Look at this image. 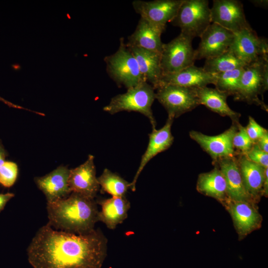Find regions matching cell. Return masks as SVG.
I'll use <instances>...</instances> for the list:
<instances>
[{"mask_svg":"<svg viewBox=\"0 0 268 268\" xmlns=\"http://www.w3.org/2000/svg\"><path fill=\"white\" fill-rule=\"evenodd\" d=\"M108 240L99 229L83 234L40 227L27 249L33 268H100Z\"/></svg>","mask_w":268,"mask_h":268,"instance_id":"1","label":"cell"},{"mask_svg":"<svg viewBox=\"0 0 268 268\" xmlns=\"http://www.w3.org/2000/svg\"><path fill=\"white\" fill-rule=\"evenodd\" d=\"M48 222L53 229L77 234L88 233L98 221L96 202L77 193L47 202Z\"/></svg>","mask_w":268,"mask_h":268,"instance_id":"2","label":"cell"},{"mask_svg":"<svg viewBox=\"0 0 268 268\" xmlns=\"http://www.w3.org/2000/svg\"><path fill=\"white\" fill-rule=\"evenodd\" d=\"M155 89L146 81H141L137 85L129 88L126 92L113 97L103 110L110 114L122 111L136 112L146 116L152 129L156 128V121L151 109L156 99Z\"/></svg>","mask_w":268,"mask_h":268,"instance_id":"3","label":"cell"},{"mask_svg":"<svg viewBox=\"0 0 268 268\" xmlns=\"http://www.w3.org/2000/svg\"><path fill=\"white\" fill-rule=\"evenodd\" d=\"M104 60L108 74L118 86H124L128 89L144 81L137 61L123 37L120 39L118 50L106 56Z\"/></svg>","mask_w":268,"mask_h":268,"instance_id":"4","label":"cell"},{"mask_svg":"<svg viewBox=\"0 0 268 268\" xmlns=\"http://www.w3.org/2000/svg\"><path fill=\"white\" fill-rule=\"evenodd\" d=\"M208 3L207 0H183L171 24L192 39L200 38L211 23Z\"/></svg>","mask_w":268,"mask_h":268,"instance_id":"5","label":"cell"},{"mask_svg":"<svg viewBox=\"0 0 268 268\" xmlns=\"http://www.w3.org/2000/svg\"><path fill=\"white\" fill-rule=\"evenodd\" d=\"M268 89V60L246 65L241 77L235 98L254 104L268 111V106L259 98Z\"/></svg>","mask_w":268,"mask_h":268,"instance_id":"6","label":"cell"},{"mask_svg":"<svg viewBox=\"0 0 268 268\" xmlns=\"http://www.w3.org/2000/svg\"><path fill=\"white\" fill-rule=\"evenodd\" d=\"M192 40L180 33L168 43H164L160 54L163 75L178 72L194 65L196 60Z\"/></svg>","mask_w":268,"mask_h":268,"instance_id":"7","label":"cell"},{"mask_svg":"<svg viewBox=\"0 0 268 268\" xmlns=\"http://www.w3.org/2000/svg\"><path fill=\"white\" fill-rule=\"evenodd\" d=\"M156 90V99L174 119L200 105L196 88L166 84Z\"/></svg>","mask_w":268,"mask_h":268,"instance_id":"8","label":"cell"},{"mask_svg":"<svg viewBox=\"0 0 268 268\" xmlns=\"http://www.w3.org/2000/svg\"><path fill=\"white\" fill-rule=\"evenodd\" d=\"M230 50L246 66L268 60L267 39L259 37L252 28L234 33Z\"/></svg>","mask_w":268,"mask_h":268,"instance_id":"9","label":"cell"},{"mask_svg":"<svg viewBox=\"0 0 268 268\" xmlns=\"http://www.w3.org/2000/svg\"><path fill=\"white\" fill-rule=\"evenodd\" d=\"M210 9L211 23L234 34L252 28L247 21L242 3L237 0H214Z\"/></svg>","mask_w":268,"mask_h":268,"instance_id":"10","label":"cell"},{"mask_svg":"<svg viewBox=\"0 0 268 268\" xmlns=\"http://www.w3.org/2000/svg\"><path fill=\"white\" fill-rule=\"evenodd\" d=\"M238 123L223 133L216 135H208L200 132L191 131L190 137L207 153L214 162L218 159L232 157L238 155L233 145V138L237 130Z\"/></svg>","mask_w":268,"mask_h":268,"instance_id":"11","label":"cell"},{"mask_svg":"<svg viewBox=\"0 0 268 268\" xmlns=\"http://www.w3.org/2000/svg\"><path fill=\"white\" fill-rule=\"evenodd\" d=\"M234 34L215 23H211L201 34V41L195 50L196 60L208 59L228 51L232 44Z\"/></svg>","mask_w":268,"mask_h":268,"instance_id":"12","label":"cell"},{"mask_svg":"<svg viewBox=\"0 0 268 268\" xmlns=\"http://www.w3.org/2000/svg\"><path fill=\"white\" fill-rule=\"evenodd\" d=\"M183 0H134L132 6L134 11L144 18L165 30L166 24L175 17Z\"/></svg>","mask_w":268,"mask_h":268,"instance_id":"13","label":"cell"},{"mask_svg":"<svg viewBox=\"0 0 268 268\" xmlns=\"http://www.w3.org/2000/svg\"><path fill=\"white\" fill-rule=\"evenodd\" d=\"M94 159L93 155H89L83 163L69 170L68 185L71 193L94 199L100 188Z\"/></svg>","mask_w":268,"mask_h":268,"instance_id":"14","label":"cell"},{"mask_svg":"<svg viewBox=\"0 0 268 268\" xmlns=\"http://www.w3.org/2000/svg\"><path fill=\"white\" fill-rule=\"evenodd\" d=\"M174 119L168 116L164 126L159 130L152 129L149 134V142L147 148L142 155L140 163L135 176L131 182L130 189L133 192L135 190L137 179L147 163L157 154L165 151L172 144L174 137L171 133V127Z\"/></svg>","mask_w":268,"mask_h":268,"instance_id":"15","label":"cell"},{"mask_svg":"<svg viewBox=\"0 0 268 268\" xmlns=\"http://www.w3.org/2000/svg\"><path fill=\"white\" fill-rule=\"evenodd\" d=\"M236 156L218 159L213 162L224 177L228 199L254 203L245 188Z\"/></svg>","mask_w":268,"mask_h":268,"instance_id":"16","label":"cell"},{"mask_svg":"<svg viewBox=\"0 0 268 268\" xmlns=\"http://www.w3.org/2000/svg\"><path fill=\"white\" fill-rule=\"evenodd\" d=\"M224 203L240 236H245L261 226L262 216L255 208L254 203L229 199Z\"/></svg>","mask_w":268,"mask_h":268,"instance_id":"17","label":"cell"},{"mask_svg":"<svg viewBox=\"0 0 268 268\" xmlns=\"http://www.w3.org/2000/svg\"><path fill=\"white\" fill-rule=\"evenodd\" d=\"M69 169L60 166L42 177H36L35 182L45 196L47 202L67 197L71 193L68 185Z\"/></svg>","mask_w":268,"mask_h":268,"instance_id":"18","label":"cell"},{"mask_svg":"<svg viewBox=\"0 0 268 268\" xmlns=\"http://www.w3.org/2000/svg\"><path fill=\"white\" fill-rule=\"evenodd\" d=\"M215 81V75L207 72L202 67L193 65L178 72L163 75L158 87L162 85L172 84L197 88L207 86L209 84L214 85Z\"/></svg>","mask_w":268,"mask_h":268,"instance_id":"19","label":"cell"},{"mask_svg":"<svg viewBox=\"0 0 268 268\" xmlns=\"http://www.w3.org/2000/svg\"><path fill=\"white\" fill-rule=\"evenodd\" d=\"M165 30L140 17L134 31L128 38L126 45L161 54L164 43L161 35Z\"/></svg>","mask_w":268,"mask_h":268,"instance_id":"20","label":"cell"},{"mask_svg":"<svg viewBox=\"0 0 268 268\" xmlns=\"http://www.w3.org/2000/svg\"><path fill=\"white\" fill-rule=\"evenodd\" d=\"M127 46L137 61L143 80L151 85L155 90L163 76L160 54L141 48Z\"/></svg>","mask_w":268,"mask_h":268,"instance_id":"21","label":"cell"},{"mask_svg":"<svg viewBox=\"0 0 268 268\" xmlns=\"http://www.w3.org/2000/svg\"><path fill=\"white\" fill-rule=\"evenodd\" d=\"M236 157L245 188L255 202L262 196L266 168L251 161L244 154Z\"/></svg>","mask_w":268,"mask_h":268,"instance_id":"22","label":"cell"},{"mask_svg":"<svg viewBox=\"0 0 268 268\" xmlns=\"http://www.w3.org/2000/svg\"><path fill=\"white\" fill-rule=\"evenodd\" d=\"M101 210L98 221L104 223L110 229H114L128 217L131 203L125 197L112 198L99 201Z\"/></svg>","mask_w":268,"mask_h":268,"instance_id":"23","label":"cell"},{"mask_svg":"<svg viewBox=\"0 0 268 268\" xmlns=\"http://www.w3.org/2000/svg\"><path fill=\"white\" fill-rule=\"evenodd\" d=\"M196 91L200 105L221 116L229 117L233 123L239 122L240 114L229 107L227 103L228 96L226 93L207 86L196 88Z\"/></svg>","mask_w":268,"mask_h":268,"instance_id":"24","label":"cell"},{"mask_svg":"<svg viewBox=\"0 0 268 268\" xmlns=\"http://www.w3.org/2000/svg\"><path fill=\"white\" fill-rule=\"evenodd\" d=\"M197 189L200 193L224 203L228 199L224 177L215 166L211 171L199 175Z\"/></svg>","mask_w":268,"mask_h":268,"instance_id":"25","label":"cell"},{"mask_svg":"<svg viewBox=\"0 0 268 268\" xmlns=\"http://www.w3.org/2000/svg\"><path fill=\"white\" fill-rule=\"evenodd\" d=\"M245 66L246 65L229 49L217 57L206 59L202 68L207 72L215 75Z\"/></svg>","mask_w":268,"mask_h":268,"instance_id":"26","label":"cell"},{"mask_svg":"<svg viewBox=\"0 0 268 268\" xmlns=\"http://www.w3.org/2000/svg\"><path fill=\"white\" fill-rule=\"evenodd\" d=\"M97 179L101 192L106 193L112 197H125L131 187V183L107 168L103 170Z\"/></svg>","mask_w":268,"mask_h":268,"instance_id":"27","label":"cell"},{"mask_svg":"<svg viewBox=\"0 0 268 268\" xmlns=\"http://www.w3.org/2000/svg\"><path fill=\"white\" fill-rule=\"evenodd\" d=\"M244 67L215 74V88L228 96L236 95Z\"/></svg>","mask_w":268,"mask_h":268,"instance_id":"28","label":"cell"},{"mask_svg":"<svg viewBox=\"0 0 268 268\" xmlns=\"http://www.w3.org/2000/svg\"><path fill=\"white\" fill-rule=\"evenodd\" d=\"M233 145L242 154H246L254 144L248 136L245 127L238 123L237 130L233 138Z\"/></svg>","mask_w":268,"mask_h":268,"instance_id":"29","label":"cell"},{"mask_svg":"<svg viewBox=\"0 0 268 268\" xmlns=\"http://www.w3.org/2000/svg\"><path fill=\"white\" fill-rule=\"evenodd\" d=\"M18 175V166L11 161H5L0 166V184L10 187L15 183Z\"/></svg>","mask_w":268,"mask_h":268,"instance_id":"30","label":"cell"},{"mask_svg":"<svg viewBox=\"0 0 268 268\" xmlns=\"http://www.w3.org/2000/svg\"><path fill=\"white\" fill-rule=\"evenodd\" d=\"M245 155L251 161L265 168L268 167V153L262 150L257 143Z\"/></svg>","mask_w":268,"mask_h":268,"instance_id":"31","label":"cell"},{"mask_svg":"<svg viewBox=\"0 0 268 268\" xmlns=\"http://www.w3.org/2000/svg\"><path fill=\"white\" fill-rule=\"evenodd\" d=\"M246 132L254 143L264 135L268 131L260 125L251 116L249 117V122L245 127Z\"/></svg>","mask_w":268,"mask_h":268,"instance_id":"32","label":"cell"},{"mask_svg":"<svg viewBox=\"0 0 268 268\" xmlns=\"http://www.w3.org/2000/svg\"><path fill=\"white\" fill-rule=\"evenodd\" d=\"M256 143L262 150L268 153V132L263 135Z\"/></svg>","mask_w":268,"mask_h":268,"instance_id":"33","label":"cell"},{"mask_svg":"<svg viewBox=\"0 0 268 268\" xmlns=\"http://www.w3.org/2000/svg\"><path fill=\"white\" fill-rule=\"evenodd\" d=\"M14 196V194L11 193L0 194V212L3 210L6 203Z\"/></svg>","mask_w":268,"mask_h":268,"instance_id":"34","label":"cell"},{"mask_svg":"<svg viewBox=\"0 0 268 268\" xmlns=\"http://www.w3.org/2000/svg\"><path fill=\"white\" fill-rule=\"evenodd\" d=\"M268 167L266 168L265 178L263 187L262 196L268 197Z\"/></svg>","mask_w":268,"mask_h":268,"instance_id":"35","label":"cell"},{"mask_svg":"<svg viewBox=\"0 0 268 268\" xmlns=\"http://www.w3.org/2000/svg\"><path fill=\"white\" fill-rule=\"evenodd\" d=\"M6 151L0 140V166L5 161Z\"/></svg>","mask_w":268,"mask_h":268,"instance_id":"36","label":"cell"},{"mask_svg":"<svg viewBox=\"0 0 268 268\" xmlns=\"http://www.w3.org/2000/svg\"><path fill=\"white\" fill-rule=\"evenodd\" d=\"M251 1L257 6L266 7L268 5V0H251Z\"/></svg>","mask_w":268,"mask_h":268,"instance_id":"37","label":"cell"}]
</instances>
